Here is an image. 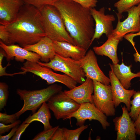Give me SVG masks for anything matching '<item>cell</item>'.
<instances>
[{"mask_svg": "<svg viewBox=\"0 0 140 140\" xmlns=\"http://www.w3.org/2000/svg\"><path fill=\"white\" fill-rule=\"evenodd\" d=\"M23 47L38 54L41 57L40 60L45 63L49 62L56 54L53 47V41L47 36L43 37L36 43Z\"/></svg>", "mask_w": 140, "mask_h": 140, "instance_id": "ac0fdd59", "label": "cell"}, {"mask_svg": "<svg viewBox=\"0 0 140 140\" xmlns=\"http://www.w3.org/2000/svg\"><path fill=\"white\" fill-rule=\"evenodd\" d=\"M0 46L5 52L7 61L15 57V60L18 61L23 62L26 60L37 62L41 58L40 56L36 53L28 51L18 45H8L0 40Z\"/></svg>", "mask_w": 140, "mask_h": 140, "instance_id": "9a60e30c", "label": "cell"}, {"mask_svg": "<svg viewBox=\"0 0 140 140\" xmlns=\"http://www.w3.org/2000/svg\"><path fill=\"white\" fill-rule=\"evenodd\" d=\"M121 115L116 117L113 120L115 130L117 132L116 140H135L136 129L134 121L132 120L127 108L121 106Z\"/></svg>", "mask_w": 140, "mask_h": 140, "instance_id": "7c38bea8", "label": "cell"}, {"mask_svg": "<svg viewBox=\"0 0 140 140\" xmlns=\"http://www.w3.org/2000/svg\"><path fill=\"white\" fill-rule=\"evenodd\" d=\"M88 125H83L77 129L73 130L63 128L66 140H79L82 132L88 127Z\"/></svg>", "mask_w": 140, "mask_h": 140, "instance_id": "d4e9b609", "label": "cell"}, {"mask_svg": "<svg viewBox=\"0 0 140 140\" xmlns=\"http://www.w3.org/2000/svg\"><path fill=\"white\" fill-rule=\"evenodd\" d=\"M72 117L76 119V125L79 127L84 125L87 120L98 121L104 129H106L107 127L110 125V123L107 121V116L93 103L90 102L80 104L78 110L67 117V119L70 120Z\"/></svg>", "mask_w": 140, "mask_h": 140, "instance_id": "30bf717a", "label": "cell"}, {"mask_svg": "<svg viewBox=\"0 0 140 140\" xmlns=\"http://www.w3.org/2000/svg\"><path fill=\"white\" fill-rule=\"evenodd\" d=\"M136 51V53H135L133 54L134 57V60L136 62H140V54H139L137 51Z\"/></svg>", "mask_w": 140, "mask_h": 140, "instance_id": "74e56055", "label": "cell"}, {"mask_svg": "<svg viewBox=\"0 0 140 140\" xmlns=\"http://www.w3.org/2000/svg\"><path fill=\"white\" fill-rule=\"evenodd\" d=\"M63 19L67 30L77 45L87 50L91 45L95 28L90 9L73 0H58L53 5Z\"/></svg>", "mask_w": 140, "mask_h": 140, "instance_id": "6da1fadb", "label": "cell"}, {"mask_svg": "<svg viewBox=\"0 0 140 140\" xmlns=\"http://www.w3.org/2000/svg\"><path fill=\"white\" fill-rule=\"evenodd\" d=\"M78 61L82 68L86 78L106 85H109L110 79L104 75L100 68L93 51L89 50L85 56Z\"/></svg>", "mask_w": 140, "mask_h": 140, "instance_id": "8fae6325", "label": "cell"}, {"mask_svg": "<svg viewBox=\"0 0 140 140\" xmlns=\"http://www.w3.org/2000/svg\"><path fill=\"white\" fill-rule=\"evenodd\" d=\"M109 72L113 101L115 108L121 103L125 104L129 111L131 109V99L136 91L126 89L116 78L112 69Z\"/></svg>", "mask_w": 140, "mask_h": 140, "instance_id": "5bb4252c", "label": "cell"}, {"mask_svg": "<svg viewBox=\"0 0 140 140\" xmlns=\"http://www.w3.org/2000/svg\"><path fill=\"white\" fill-rule=\"evenodd\" d=\"M59 125L48 129L44 130L39 133L32 139V140H51Z\"/></svg>", "mask_w": 140, "mask_h": 140, "instance_id": "83f0119b", "label": "cell"}, {"mask_svg": "<svg viewBox=\"0 0 140 140\" xmlns=\"http://www.w3.org/2000/svg\"><path fill=\"white\" fill-rule=\"evenodd\" d=\"M24 3L22 0H0V24L6 25L16 19Z\"/></svg>", "mask_w": 140, "mask_h": 140, "instance_id": "e0dca14e", "label": "cell"}, {"mask_svg": "<svg viewBox=\"0 0 140 140\" xmlns=\"http://www.w3.org/2000/svg\"><path fill=\"white\" fill-rule=\"evenodd\" d=\"M64 91L68 96L79 104L87 102L93 103L92 96L94 86L93 81L90 79L86 78L80 85Z\"/></svg>", "mask_w": 140, "mask_h": 140, "instance_id": "2e32d148", "label": "cell"}, {"mask_svg": "<svg viewBox=\"0 0 140 140\" xmlns=\"http://www.w3.org/2000/svg\"><path fill=\"white\" fill-rule=\"evenodd\" d=\"M51 68L41 66L37 62L26 60L20 69L22 74L27 72L32 73L46 81L48 84L58 82L66 86L70 89L76 86L77 82L71 77L65 74H60L54 72Z\"/></svg>", "mask_w": 140, "mask_h": 140, "instance_id": "5b68a950", "label": "cell"}, {"mask_svg": "<svg viewBox=\"0 0 140 140\" xmlns=\"http://www.w3.org/2000/svg\"><path fill=\"white\" fill-rule=\"evenodd\" d=\"M51 140H66L63 128L58 127L55 132Z\"/></svg>", "mask_w": 140, "mask_h": 140, "instance_id": "836d02e7", "label": "cell"}, {"mask_svg": "<svg viewBox=\"0 0 140 140\" xmlns=\"http://www.w3.org/2000/svg\"><path fill=\"white\" fill-rule=\"evenodd\" d=\"M25 4L32 5L40 10L45 6L53 5L58 0H22Z\"/></svg>", "mask_w": 140, "mask_h": 140, "instance_id": "4316f807", "label": "cell"}, {"mask_svg": "<svg viewBox=\"0 0 140 140\" xmlns=\"http://www.w3.org/2000/svg\"><path fill=\"white\" fill-rule=\"evenodd\" d=\"M9 34L4 25H0V39L4 43L8 45L9 43Z\"/></svg>", "mask_w": 140, "mask_h": 140, "instance_id": "d6a6232c", "label": "cell"}, {"mask_svg": "<svg viewBox=\"0 0 140 140\" xmlns=\"http://www.w3.org/2000/svg\"><path fill=\"white\" fill-rule=\"evenodd\" d=\"M9 87L5 83L0 82V110L6 106L8 96Z\"/></svg>", "mask_w": 140, "mask_h": 140, "instance_id": "484cf974", "label": "cell"}, {"mask_svg": "<svg viewBox=\"0 0 140 140\" xmlns=\"http://www.w3.org/2000/svg\"><path fill=\"white\" fill-rule=\"evenodd\" d=\"M132 97L133 99L130 101L131 107L129 114L132 119L135 121L140 111V92H136Z\"/></svg>", "mask_w": 140, "mask_h": 140, "instance_id": "cb8c5ba5", "label": "cell"}, {"mask_svg": "<svg viewBox=\"0 0 140 140\" xmlns=\"http://www.w3.org/2000/svg\"><path fill=\"white\" fill-rule=\"evenodd\" d=\"M4 26L9 36L8 45L17 43L23 47L36 43L46 36L40 11L28 4H25L15 20Z\"/></svg>", "mask_w": 140, "mask_h": 140, "instance_id": "7a4b0ae2", "label": "cell"}, {"mask_svg": "<svg viewBox=\"0 0 140 140\" xmlns=\"http://www.w3.org/2000/svg\"><path fill=\"white\" fill-rule=\"evenodd\" d=\"M134 123L136 129V134L140 136V111Z\"/></svg>", "mask_w": 140, "mask_h": 140, "instance_id": "8d00e7d4", "label": "cell"}, {"mask_svg": "<svg viewBox=\"0 0 140 140\" xmlns=\"http://www.w3.org/2000/svg\"><path fill=\"white\" fill-rule=\"evenodd\" d=\"M83 7L88 9L94 8L96 6L97 0H73Z\"/></svg>", "mask_w": 140, "mask_h": 140, "instance_id": "f546056e", "label": "cell"}, {"mask_svg": "<svg viewBox=\"0 0 140 140\" xmlns=\"http://www.w3.org/2000/svg\"><path fill=\"white\" fill-rule=\"evenodd\" d=\"M62 89V86L57 84H51L46 88L39 90L17 89V93L24 103L21 109L15 113L17 118L27 111H31L33 114L35 113L44 102H47L51 97Z\"/></svg>", "mask_w": 140, "mask_h": 140, "instance_id": "277c9868", "label": "cell"}, {"mask_svg": "<svg viewBox=\"0 0 140 140\" xmlns=\"http://www.w3.org/2000/svg\"><path fill=\"white\" fill-rule=\"evenodd\" d=\"M47 104L57 120L62 119L64 120L76 111L80 105L62 90L51 97Z\"/></svg>", "mask_w": 140, "mask_h": 140, "instance_id": "52a82bcc", "label": "cell"}, {"mask_svg": "<svg viewBox=\"0 0 140 140\" xmlns=\"http://www.w3.org/2000/svg\"><path fill=\"white\" fill-rule=\"evenodd\" d=\"M21 121L18 120L14 122L9 125H6L2 123H0V134L2 135L5 133L8 132L11 129L18 125L21 123Z\"/></svg>", "mask_w": 140, "mask_h": 140, "instance_id": "1f68e13d", "label": "cell"}, {"mask_svg": "<svg viewBox=\"0 0 140 140\" xmlns=\"http://www.w3.org/2000/svg\"><path fill=\"white\" fill-rule=\"evenodd\" d=\"M47 103L44 102L38 110L30 116L23 122L31 123L34 121H38L42 123L44 130H46L53 127L50 124V120L51 118V114Z\"/></svg>", "mask_w": 140, "mask_h": 140, "instance_id": "7402d4cb", "label": "cell"}, {"mask_svg": "<svg viewBox=\"0 0 140 140\" xmlns=\"http://www.w3.org/2000/svg\"><path fill=\"white\" fill-rule=\"evenodd\" d=\"M37 62L41 66L64 73L77 83L81 84L85 81V73L78 60L71 58L64 57L56 53L54 57L48 62L39 61Z\"/></svg>", "mask_w": 140, "mask_h": 140, "instance_id": "8992f818", "label": "cell"}, {"mask_svg": "<svg viewBox=\"0 0 140 140\" xmlns=\"http://www.w3.org/2000/svg\"><path fill=\"white\" fill-rule=\"evenodd\" d=\"M30 123H24L23 122L18 127L14 135L11 140H19L22 134L30 124Z\"/></svg>", "mask_w": 140, "mask_h": 140, "instance_id": "4dcf8cb0", "label": "cell"}, {"mask_svg": "<svg viewBox=\"0 0 140 140\" xmlns=\"http://www.w3.org/2000/svg\"><path fill=\"white\" fill-rule=\"evenodd\" d=\"M40 11L46 36L53 41H66L77 45L67 30L60 13L54 6L46 5Z\"/></svg>", "mask_w": 140, "mask_h": 140, "instance_id": "3957f363", "label": "cell"}, {"mask_svg": "<svg viewBox=\"0 0 140 140\" xmlns=\"http://www.w3.org/2000/svg\"><path fill=\"white\" fill-rule=\"evenodd\" d=\"M140 4V0H119L114 4L116 8L118 14H122L127 11L132 7Z\"/></svg>", "mask_w": 140, "mask_h": 140, "instance_id": "603a6c76", "label": "cell"}, {"mask_svg": "<svg viewBox=\"0 0 140 140\" xmlns=\"http://www.w3.org/2000/svg\"><path fill=\"white\" fill-rule=\"evenodd\" d=\"M90 10L95 23L94 33L91 40L92 44L95 39L100 38L103 34H105L108 37L112 34L114 29L113 23L115 18L113 15H105L104 7L98 10L94 8H90Z\"/></svg>", "mask_w": 140, "mask_h": 140, "instance_id": "4fadbf2b", "label": "cell"}, {"mask_svg": "<svg viewBox=\"0 0 140 140\" xmlns=\"http://www.w3.org/2000/svg\"><path fill=\"white\" fill-rule=\"evenodd\" d=\"M138 36H140V31L136 33H128L125 35L124 37L131 44L135 49L136 50L135 47V42L134 41L133 39L134 37Z\"/></svg>", "mask_w": 140, "mask_h": 140, "instance_id": "e575fe53", "label": "cell"}, {"mask_svg": "<svg viewBox=\"0 0 140 140\" xmlns=\"http://www.w3.org/2000/svg\"><path fill=\"white\" fill-rule=\"evenodd\" d=\"M107 41L100 46L93 48V51L96 54L108 57L112 60L113 64H116L119 62L117 55V50L121 40L111 34L108 37Z\"/></svg>", "mask_w": 140, "mask_h": 140, "instance_id": "ffe728a7", "label": "cell"}, {"mask_svg": "<svg viewBox=\"0 0 140 140\" xmlns=\"http://www.w3.org/2000/svg\"><path fill=\"white\" fill-rule=\"evenodd\" d=\"M18 127L17 125L13 128L10 132L6 135L2 136L0 135V140H8L10 139L15 135Z\"/></svg>", "mask_w": 140, "mask_h": 140, "instance_id": "d590c367", "label": "cell"}, {"mask_svg": "<svg viewBox=\"0 0 140 140\" xmlns=\"http://www.w3.org/2000/svg\"><path fill=\"white\" fill-rule=\"evenodd\" d=\"M115 75L121 83L126 89H128L131 86V81L135 77L140 78V72L137 73L131 72V65H125L122 62L121 64H109Z\"/></svg>", "mask_w": 140, "mask_h": 140, "instance_id": "44dd1931", "label": "cell"}, {"mask_svg": "<svg viewBox=\"0 0 140 140\" xmlns=\"http://www.w3.org/2000/svg\"><path fill=\"white\" fill-rule=\"evenodd\" d=\"M17 119L16 114L9 115L5 113H0V122L5 124L12 123Z\"/></svg>", "mask_w": 140, "mask_h": 140, "instance_id": "f1b7e54d", "label": "cell"}, {"mask_svg": "<svg viewBox=\"0 0 140 140\" xmlns=\"http://www.w3.org/2000/svg\"><path fill=\"white\" fill-rule=\"evenodd\" d=\"M127 12L128 17L122 22L120 20L122 15L116 13L118 22L112 33L121 40L126 34L137 33L140 31V4L132 7Z\"/></svg>", "mask_w": 140, "mask_h": 140, "instance_id": "9c48e42d", "label": "cell"}, {"mask_svg": "<svg viewBox=\"0 0 140 140\" xmlns=\"http://www.w3.org/2000/svg\"><path fill=\"white\" fill-rule=\"evenodd\" d=\"M53 45L56 54L76 60L82 58L87 51L82 47L66 41H53Z\"/></svg>", "mask_w": 140, "mask_h": 140, "instance_id": "d6986e66", "label": "cell"}, {"mask_svg": "<svg viewBox=\"0 0 140 140\" xmlns=\"http://www.w3.org/2000/svg\"><path fill=\"white\" fill-rule=\"evenodd\" d=\"M93 81V103L107 116L115 115L116 110L113 100L111 86Z\"/></svg>", "mask_w": 140, "mask_h": 140, "instance_id": "ba28073f", "label": "cell"}]
</instances>
